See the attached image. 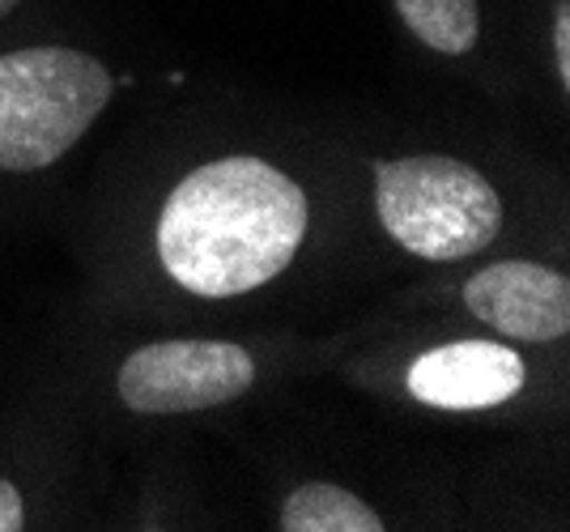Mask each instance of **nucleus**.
Masks as SVG:
<instances>
[{
	"label": "nucleus",
	"instance_id": "f257e3e1",
	"mask_svg": "<svg viewBox=\"0 0 570 532\" xmlns=\"http://www.w3.org/2000/svg\"><path fill=\"white\" fill-rule=\"evenodd\" d=\"M307 239V193L264 158H217L175 184L158 218L170 277L205 298L273 282Z\"/></svg>",
	"mask_w": 570,
	"mask_h": 532
},
{
	"label": "nucleus",
	"instance_id": "f03ea898",
	"mask_svg": "<svg viewBox=\"0 0 570 532\" xmlns=\"http://www.w3.org/2000/svg\"><path fill=\"white\" fill-rule=\"evenodd\" d=\"M111 77L72 48L0 56V170H43L102 116Z\"/></svg>",
	"mask_w": 570,
	"mask_h": 532
},
{
	"label": "nucleus",
	"instance_id": "7ed1b4c3",
	"mask_svg": "<svg viewBox=\"0 0 570 532\" xmlns=\"http://www.w3.org/2000/svg\"><path fill=\"white\" fill-rule=\"evenodd\" d=\"M375 205L387 235L422 260H460L490 247L502 226L499 193L473 167L417 154L375 170Z\"/></svg>",
	"mask_w": 570,
	"mask_h": 532
},
{
	"label": "nucleus",
	"instance_id": "20e7f679",
	"mask_svg": "<svg viewBox=\"0 0 570 532\" xmlns=\"http://www.w3.org/2000/svg\"><path fill=\"white\" fill-rule=\"evenodd\" d=\"M252 380V354L230 341H158L119 366V396L137 413H191L235 401Z\"/></svg>",
	"mask_w": 570,
	"mask_h": 532
},
{
	"label": "nucleus",
	"instance_id": "39448f33",
	"mask_svg": "<svg viewBox=\"0 0 570 532\" xmlns=\"http://www.w3.org/2000/svg\"><path fill=\"white\" fill-rule=\"evenodd\" d=\"M476 319L511 341H558L570 328V282L532 260H499L464 286Z\"/></svg>",
	"mask_w": 570,
	"mask_h": 532
},
{
	"label": "nucleus",
	"instance_id": "423d86ee",
	"mask_svg": "<svg viewBox=\"0 0 570 532\" xmlns=\"http://www.w3.org/2000/svg\"><path fill=\"white\" fill-rule=\"evenodd\" d=\"M523 387V358L494 341H455L409 366V392L434 410H490Z\"/></svg>",
	"mask_w": 570,
	"mask_h": 532
},
{
	"label": "nucleus",
	"instance_id": "0eeeda50",
	"mask_svg": "<svg viewBox=\"0 0 570 532\" xmlns=\"http://www.w3.org/2000/svg\"><path fill=\"white\" fill-rule=\"evenodd\" d=\"M285 532H380L383 520L341 485H303L285 499Z\"/></svg>",
	"mask_w": 570,
	"mask_h": 532
},
{
	"label": "nucleus",
	"instance_id": "6e6552de",
	"mask_svg": "<svg viewBox=\"0 0 570 532\" xmlns=\"http://www.w3.org/2000/svg\"><path fill=\"white\" fill-rule=\"evenodd\" d=\"M396 13L426 48L443 56L476 48V35H481L476 0H396Z\"/></svg>",
	"mask_w": 570,
	"mask_h": 532
},
{
	"label": "nucleus",
	"instance_id": "1a4fd4ad",
	"mask_svg": "<svg viewBox=\"0 0 570 532\" xmlns=\"http://www.w3.org/2000/svg\"><path fill=\"white\" fill-rule=\"evenodd\" d=\"M553 60H558L562 86H570V4L567 0L553 9Z\"/></svg>",
	"mask_w": 570,
	"mask_h": 532
},
{
	"label": "nucleus",
	"instance_id": "9d476101",
	"mask_svg": "<svg viewBox=\"0 0 570 532\" xmlns=\"http://www.w3.org/2000/svg\"><path fill=\"white\" fill-rule=\"evenodd\" d=\"M26 520L22 511V494L13 490L9 482H0V532H18Z\"/></svg>",
	"mask_w": 570,
	"mask_h": 532
}]
</instances>
